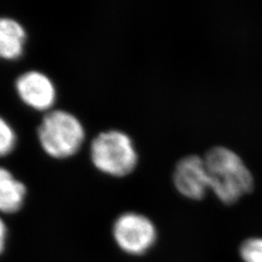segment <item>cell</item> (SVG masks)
<instances>
[{
    "label": "cell",
    "instance_id": "obj_1",
    "mask_svg": "<svg viewBox=\"0 0 262 262\" xmlns=\"http://www.w3.org/2000/svg\"><path fill=\"white\" fill-rule=\"evenodd\" d=\"M210 190L223 203L233 204L252 191L253 178L241 158L225 147H214L203 157Z\"/></svg>",
    "mask_w": 262,
    "mask_h": 262
},
{
    "label": "cell",
    "instance_id": "obj_2",
    "mask_svg": "<svg viewBox=\"0 0 262 262\" xmlns=\"http://www.w3.org/2000/svg\"><path fill=\"white\" fill-rule=\"evenodd\" d=\"M38 139L45 152L54 159H62L76 155L85 139L81 121L64 110L48 112L38 127Z\"/></svg>",
    "mask_w": 262,
    "mask_h": 262
},
{
    "label": "cell",
    "instance_id": "obj_3",
    "mask_svg": "<svg viewBox=\"0 0 262 262\" xmlns=\"http://www.w3.org/2000/svg\"><path fill=\"white\" fill-rule=\"evenodd\" d=\"M91 160L95 168L113 177H124L136 168L138 154L130 136L122 130L102 131L91 144Z\"/></svg>",
    "mask_w": 262,
    "mask_h": 262
},
{
    "label": "cell",
    "instance_id": "obj_4",
    "mask_svg": "<svg viewBox=\"0 0 262 262\" xmlns=\"http://www.w3.org/2000/svg\"><path fill=\"white\" fill-rule=\"evenodd\" d=\"M157 228L146 215L126 212L113 225V236L123 252L132 255L147 253L157 241Z\"/></svg>",
    "mask_w": 262,
    "mask_h": 262
},
{
    "label": "cell",
    "instance_id": "obj_5",
    "mask_svg": "<svg viewBox=\"0 0 262 262\" xmlns=\"http://www.w3.org/2000/svg\"><path fill=\"white\" fill-rule=\"evenodd\" d=\"M173 182L183 196L192 200L202 199L210 190L204 159L189 155L180 159L173 172Z\"/></svg>",
    "mask_w": 262,
    "mask_h": 262
},
{
    "label": "cell",
    "instance_id": "obj_6",
    "mask_svg": "<svg viewBox=\"0 0 262 262\" xmlns=\"http://www.w3.org/2000/svg\"><path fill=\"white\" fill-rule=\"evenodd\" d=\"M19 98L32 109L50 110L56 102V86L47 75L39 71H28L16 82Z\"/></svg>",
    "mask_w": 262,
    "mask_h": 262
},
{
    "label": "cell",
    "instance_id": "obj_7",
    "mask_svg": "<svg viewBox=\"0 0 262 262\" xmlns=\"http://www.w3.org/2000/svg\"><path fill=\"white\" fill-rule=\"evenodd\" d=\"M26 40V30L19 23L10 18H0V58H19L24 53Z\"/></svg>",
    "mask_w": 262,
    "mask_h": 262
},
{
    "label": "cell",
    "instance_id": "obj_8",
    "mask_svg": "<svg viewBox=\"0 0 262 262\" xmlns=\"http://www.w3.org/2000/svg\"><path fill=\"white\" fill-rule=\"evenodd\" d=\"M27 194L26 186L9 170L0 167V212L15 213L23 206Z\"/></svg>",
    "mask_w": 262,
    "mask_h": 262
},
{
    "label": "cell",
    "instance_id": "obj_9",
    "mask_svg": "<svg viewBox=\"0 0 262 262\" xmlns=\"http://www.w3.org/2000/svg\"><path fill=\"white\" fill-rule=\"evenodd\" d=\"M17 142L16 133L8 122L0 117V157H5L14 150Z\"/></svg>",
    "mask_w": 262,
    "mask_h": 262
},
{
    "label": "cell",
    "instance_id": "obj_10",
    "mask_svg": "<svg viewBox=\"0 0 262 262\" xmlns=\"http://www.w3.org/2000/svg\"><path fill=\"white\" fill-rule=\"evenodd\" d=\"M240 255L244 262H262V238L246 240L240 248Z\"/></svg>",
    "mask_w": 262,
    "mask_h": 262
},
{
    "label": "cell",
    "instance_id": "obj_11",
    "mask_svg": "<svg viewBox=\"0 0 262 262\" xmlns=\"http://www.w3.org/2000/svg\"><path fill=\"white\" fill-rule=\"evenodd\" d=\"M6 234H7L6 225L3 223V221L0 219V253H2L3 250H4Z\"/></svg>",
    "mask_w": 262,
    "mask_h": 262
}]
</instances>
